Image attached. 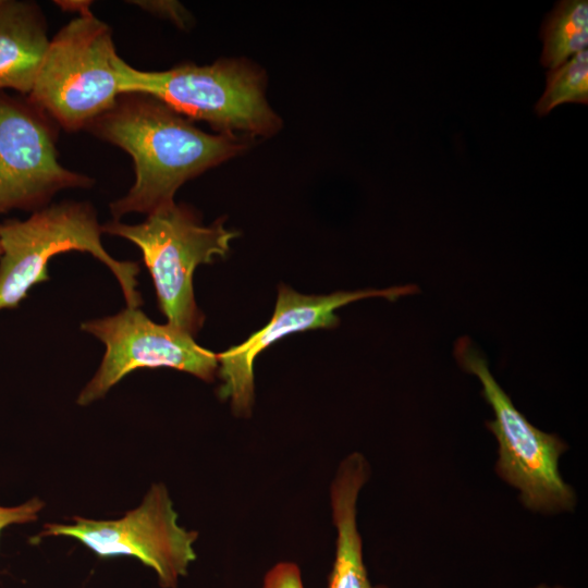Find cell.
<instances>
[{"instance_id":"1","label":"cell","mask_w":588,"mask_h":588,"mask_svg":"<svg viewBox=\"0 0 588 588\" xmlns=\"http://www.w3.org/2000/svg\"><path fill=\"white\" fill-rule=\"evenodd\" d=\"M88 130L122 148L134 162V184L110 204L114 220L173 205L183 183L247 147V142L234 134L206 133L162 101L136 93L121 95Z\"/></svg>"},{"instance_id":"2","label":"cell","mask_w":588,"mask_h":588,"mask_svg":"<svg viewBox=\"0 0 588 588\" xmlns=\"http://www.w3.org/2000/svg\"><path fill=\"white\" fill-rule=\"evenodd\" d=\"M117 69L122 94L151 96L220 133L268 136L280 127V119L265 97L264 75L242 60L140 71L118 57Z\"/></svg>"},{"instance_id":"3","label":"cell","mask_w":588,"mask_h":588,"mask_svg":"<svg viewBox=\"0 0 588 588\" xmlns=\"http://www.w3.org/2000/svg\"><path fill=\"white\" fill-rule=\"evenodd\" d=\"M101 225L88 203L62 201L46 206L26 220L0 224V310L15 308L30 289L49 280L48 264L60 253L86 252L103 262L117 278L126 307L138 308L139 266L114 259L101 243Z\"/></svg>"},{"instance_id":"4","label":"cell","mask_w":588,"mask_h":588,"mask_svg":"<svg viewBox=\"0 0 588 588\" xmlns=\"http://www.w3.org/2000/svg\"><path fill=\"white\" fill-rule=\"evenodd\" d=\"M108 24L79 14L50 39L27 99L66 131L88 128L122 95Z\"/></svg>"},{"instance_id":"5","label":"cell","mask_w":588,"mask_h":588,"mask_svg":"<svg viewBox=\"0 0 588 588\" xmlns=\"http://www.w3.org/2000/svg\"><path fill=\"white\" fill-rule=\"evenodd\" d=\"M101 230L128 240L140 249L168 324L191 335L197 333L205 316L194 297V271L201 264H211L217 256L224 257L238 233L225 229L222 220L203 225L188 207L175 203L149 213L142 223L113 220L101 225Z\"/></svg>"},{"instance_id":"6","label":"cell","mask_w":588,"mask_h":588,"mask_svg":"<svg viewBox=\"0 0 588 588\" xmlns=\"http://www.w3.org/2000/svg\"><path fill=\"white\" fill-rule=\"evenodd\" d=\"M454 354L460 366L478 378L481 394L493 411L494 418L486 421V427L498 442L497 475L518 490L520 503L532 512H572L577 503L576 493L559 469L567 444L558 434L544 432L527 420L468 338L457 340Z\"/></svg>"},{"instance_id":"7","label":"cell","mask_w":588,"mask_h":588,"mask_svg":"<svg viewBox=\"0 0 588 588\" xmlns=\"http://www.w3.org/2000/svg\"><path fill=\"white\" fill-rule=\"evenodd\" d=\"M72 524L49 523L32 538L71 537L99 558L131 556L152 568L162 588H176L179 578L186 576L195 561L193 544L198 537L177 523L164 485L155 483L142 503L118 519L96 520L79 516Z\"/></svg>"},{"instance_id":"8","label":"cell","mask_w":588,"mask_h":588,"mask_svg":"<svg viewBox=\"0 0 588 588\" xmlns=\"http://www.w3.org/2000/svg\"><path fill=\"white\" fill-rule=\"evenodd\" d=\"M82 330L106 346L101 364L84 387L77 404L102 399L125 376L138 368L171 367L211 381L218 369L217 354L199 346L187 332L151 321L139 308L82 323Z\"/></svg>"},{"instance_id":"9","label":"cell","mask_w":588,"mask_h":588,"mask_svg":"<svg viewBox=\"0 0 588 588\" xmlns=\"http://www.w3.org/2000/svg\"><path fill=\"white\" fill-rule=\"evenodd\" d=\"M91 185L59 162L52 120L27 97L0 91V213L36 211L62 189Z\"/></svg>"},{"instance_id":"10","label":"cell","mask_w":588,"mask_h":588,"mask_svg":"<svg viewBox=\"0 0 588 588\" xmlns=\"http://www.w3.org/2000/svg\"><path fill=\"white\" fill-rule=\"evenodd\" d=\"M415 285L393 286L384 290L335 292L330 295H304L280 285L275 308L270 321L252 334L244 343L217 354L219 375L223 380L219 395L231 399L238 415H248L254 401V360L272 343L289 334L318 328H334L339 317L334 310L352 302L381 296L395 301L417 292Z\"/></svg>"},{"instance_id":"11","label":"cell","mask_w":588,"mask_h":588,"mask_svg":"<svg viewBox=\"0 0 588 588\" xmlns=\"http://www.w3.org/2000/svg\"><path fill=\"white\" fill-rule=\"evenodd\" d=\"M370 475L359 452L347 455L339 465L330 487L333 524L336 529L335 560L329 588H387L373 586L363 561V542L357 528L358 494Z\"/></svg>"},{"instance_id":"12","label":"cell","mask_w":588,"mask_h":588,"mask_svg":"<svg viewBox=\"0 0 588 588\" xmlns=\"http://www.w3.org/2000/svg\"><path fill=\"white\" fill-rule=\"evenodd\" d=\"M49 42L38 4L0 0V91L13 89L28 95Z\"/></svg>"},{"instance_id":"13","label":"cell","mask_w":588,"mask_h":588,"mask_svg":"<svg viewBox=\"0 0 588 588\" xmlns=\"http://www.w3.org/2000/svg\"><path fill=\"white\" fill-rule=\"evenodd\" d=\"M540 62L555 69L588 45V1L562 0L547 14L540 28Z\"/></svg>"},{"instance_id":"14","label":"cell","mask_w":588,"mask_h":588,"mask_svg":"<svg viewBox=\"0 0 588 588\" xmlns=\"http://www.w3.org/2000/svg\"><path fill=\"white\" fill-rule=\"evenodd\" d=\"M563 103H588L587 49L547 72L546 89L535 105V111L544 117Z\"/></svg>"},{"instance_id":"15","label":"cell","mask_w":588,"mask_h":588,"mask_svg":"<svg viewBox=\"0 0 588 588\" xmlns=\"http://www.w3.org/2000/svg\"><path fill=\"white\" fill-rule=\"evenodd\" d=\"M44 507L45 502L37 497L16 506L0 505V534L10 525L28 524L37 520Z\"/></svg>"},{"instance_id":"16","label":"cell","mask_w":588,"mask_h":588,"mask_svg":"<svg viewBox=\"0 0 588 588\" xmlns=\"http://www.w3.org/2000/svg\"><path fill=\"white\" fill-rule=\"evenodd\" d=\"M262 588H304L298 566L292 562L275 564L266 574Z\"/></svg>"},{"instance_id":"17","label":"cell","mask_w":588,"mask_h":588,"mask_svg":"<svg viewBox=\"0 0 588 588\" xmlns=\"http://www.w3.org/2000/svg\"><path fill=\"white\" fill-rule=\"evenodd\" d=\"M143 10L167 17L180 27L188 24V12L176 1H128Z\"/></svg>"},{"instance_id":"18","label":"cell","mask_w":588,"mask_h":588,"mask_svg":"<svg viewBox=\"0 0 588 588\" xmlns=\"http://www.w3.org/2000/svg\"><path fill=\"white\" fill-rule=\"evenodd\" d=\"M57 4L62 7L63 9L78 11L79 14L90 12V2L88 1H57Z\"/></svg>"},{"instance_id":"19","label":"cell","mask_w":588,"mask_h":588,"mask_svg":"<svg viewBox=\"0 0 588 588\" xmlns=\"http://www.w3.org/2000/svg\"><path fill=\"white\" fill-rule=\"evenodd\" d=\"M536 588H552V587H548V586H546V585H539V586H537ZM553 588H561V587H553Z\"/></svg>"},{"instance_id":"20","label":"cell","mask_w":588,"mask_h":588,"mask_svg":"<svg viewBox=\"0 0 588 588\" xmlns=\"http://www.w3.org/2000/svg\"><path fill=\"white\" fill-rule=\"evenodd\" d=\"M0 255H1V247H0Z\"/></svg>"}]
</instances>
